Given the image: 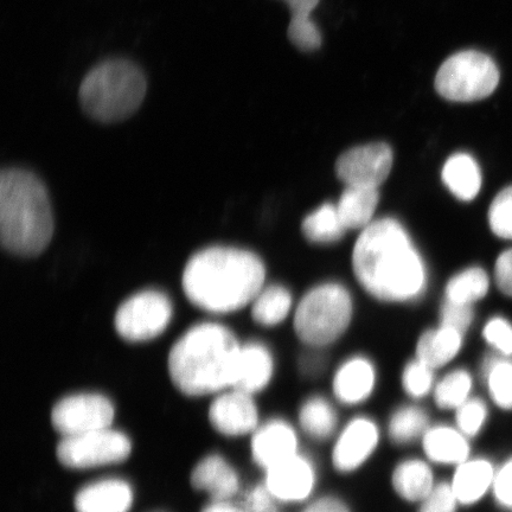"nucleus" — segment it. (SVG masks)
I'll return each mask as SVG.
<instances>
[{
    "instance_id": "1",
    "label": "nucleus",
    "mask_w": 512,
    "mask_h": 512,
    "mask_svg": "<svg viewBox=\"0 0 512 512\" xmlns=\"http://www.w3.org/2000/svg\"><path fill=\"white\" fill-rule=\"evenodd\" d=\"M352 270L364 290L381 302H412L426 290L425 262L405 227L390 217L362 230Z\"/></svg>"
},
{
    "instance_id": "2",
    "label": "nucleus",
    "mask_w": 512,
    "mask_h": 512,
    "mask_svg": "<svg viewBox=\"0 0 512 512\" xmlns=\"http://www.w3.org/2000/svg\"><path fill=\"white\" fill-rule=\"evenodd\" d=\"M266 270L258 255L245 249L211 247L189 260L183 290L190 302L214 313L241 310L264 288Z\"/></svg>"
},
{
    "instance_id": "3",
    "label": "nucleus",
    "mask_w": 512,
    "mask_h": 512,
    "mask_svg": "<svg viewBox=\"0 0 512 512\" xmlns=\"http://www.w3.org/2000/svg\"><path fill=\"white\" fill-rule=\"evenodd\" d=\"M242 345L219 324H201L185 332L169 354V373L179 392L204 396L232 388Z\"/></svg>"
},
{
    "instance_id": "4",
    "label": "nucleus",
    "mask_w": 512,
    "mask_h": 512,
    "mask_svg": "<svg viewBox=\"0 0 512 512\" xmlns=\"http://www.w3.org/2000/svg\"><path fill=\"white\" fill-rule=\"evenodd\" d=\"M54 235V216L41 179L23 169L0 175V240L18 256L40 255Z\"/></svg>"
},
{
    "instance_id": "5",
    "label": "nucleus",
    "mask_w": 512,
    "mask_h": 512,
    "mask_svg": "<svg viewBox=\"0 0 512 512\" xmlns=\"http://www.w3.org/2000/svg\"><path fill=\"white\" fill-rule=\"evenodd\" d=\"M147 80L136 63L110 59L89 70L83 78L79 99L83 111L100 123L126 120L143 105Z\"/></svg>"
},
{
    "instance_id": "6",
    "label": "nucleus",
    "mask_w": 512,
    "mask_h": 512,
    "mask_svg": "<svg viewBox=\"0 0 512 512\" xmlns=\"http://www.w3.org/2000/svg\"><path fill=\"white\" fill-rule=\"evenodd\" d=\"M352 299L347 288L336 283L313 287L297 306L294 329L300 341L311 348H324L348 330Z\"/></svg>"
},
{
    "instance_id": "7",
    "label": "nucleus",
    "mask_w": 512,
    "mask_h": 512,
    "mask_svg": "<svg viewBox=\"0 0 512 512\" xmlns=\"http://www.w3.org/2000/svg\"><path fill=\"white\" fill-rule=\"evenodd\" d=\"M499 70L491 57L476 50L460 51L441 64L435 89L444 99L472 102L488 98L496 91Z\"/></svg>"
},
{
    "instance_id": "8",
    "label": "nucleus",
    "mask_w": 512,
    "mask_h": 512,
    "mask_svg": "<svg viewBox=\"0 0 512 512\" xmlns=\"http://www.w3.org/2000/svg\"><path fill=\"white\" fill-rule=\"evenodd\" d=\"M131 452L130 438L112 427L63 438L57 446L60 463L74 470L123 463Z\"/></svg>"
},
{
    "instance_id": "9",
    "label": "nucleus",
    "mask_w": 512,
    "mask_h": 512,
    "mask_svg": "<svg viewBox=\"0 0 512 512\" xmlns=\"http://www.w3.org/2000/svg\"><path fill=\"white\" fill-rule=\"evenodd\" d=\"M172 318V304L164 293L144 291L120 305L114 324L128 342H146L162 335Z\"/></svg>"
},
{
    "instance_id": "10",
    "label": "nucleus",
    "mask_w": 512,
    "mask_h": 512,
    "mask_svg": "<svg viewBox=\"0 0 512 512\" xmlns=\"http://www.w3.org/2000/svg\"><path fill=\"white\" fill-rule=\"evenodd\" d=\"M114 416V405L105 395L80 393L56 403L51 424L63 438L75 437L112 427Z\"/></svg>"
},
{
    "instance_id": "11",
    "label": "nucleus",
    "mask_w": 512,
    "mask_h": 512,
    "mask_svg": "<svg viewBox=\"0 0 512 512\" xmlns=\"http://www.w3.org/2000/svg\"><path fill=\"white\" fill-rule=\"evenodd\" d=\"M381 428L370 416L358 415L345 424L335 438L331 463L341 475L361 470L377 451Z\"/></svg>"
},
{
    "instance_id": "12",
    "label": "nucleus",
    "mask_w": 512,
    "mask_h": 512,
    "mask_svg": "<svg viewBox=\"0 0 512 512\" xmlns=\"http://www.w3.org/2000/svg\"><path fill=\"white\" fill-rule=\"evenodd\" d=\"M392 147L373 143L352 147L337 159L336 174L347 187L379 189L392 171Z\"/></svg>"
},
{
    "instance_id": "13",
    "label": "nucleus",
    "mask_w": 512,
    "mask_h": 512,
    "mask_svg": "<svg viewBox=\"0 0 512 512\" xmlns=\"http://www.w3.org/2000/svg\"><path fill=\"white\" fill-rule=\"evenodd\" d=\"M265 485L279 503L307 504L318 483L317 466L307 454L299 452L265 471Z\"/></svg>"
},
{
    "instance_id": "14",
    "label": "nucleus",
    "mask_w": 512,
    "mask_h": 512,
    "mask_svg": "<svg viewBox=\"0 0 512 512\" xmlns=\"http://www.w3.org/2000/svg\"><path fill=\"white\" fill-rule=\"evenodd\" d=\"M299 444L296 426L285 419H272L252 434V457L256 465L267 471L296 456L300 452Z\"/></svg>"
},
{
    "instance_id": "15",
    "label": "nucleus",
    "mask_w": 512,
    "mask_h": 512,
    "mask_svg": "<svg viewBox=\"0 0 512 512\" xmlns=\"http://www.w3.org/2000/svg\"><path fill=\"white\" fill-rule=\"evenodd\" d=\"M210 424L227 437L253 434L259 425V409L253 395L232 389L211 403Z\"/></svg>"
},
{
    "instance_id": "16",
    "label": "nucleus",
    "mask_w": 512,
    "mask_h": 512,
    "mask_svg": "<svg viewBox=\"0 0 512 512\" xmlns=\"http://www.w3.org/2000/svg\"><path fill=\"white\" fill-rule=\"evenodd\" d=\"M377 384L376 368L367 357L354 356L343 362L332 380V393L345 407H357L373 396Z\"/></svg>"
},
{
    "instance_id": "17",
    "label": "nucleus",
    "mask_w": 512,
    "mask_h": 512,
    "mask_svg": "<svg viewBox=\"0 0 512 512\" xmlns=\"http://www.w3.org/2000/svg\"><path fill=\"white\" fill-rule=\"evenodd\" d=\"M133 499L132 486L126 480L106 478L83 486L74 505L76 512H128Z\"/></svg>"
},
{
    "instance_id": "18",
    "label": "nucleus",
    "mask_w": 512,
    "mask_h": 512,
    "mask_svg": "<svg viewBox=\"0 0 512 512\" xmlns=\"http://www.w3.org/2000/svg\"><path fill=\"white\" fill-rule=\"evenodd\" d=\"M273 375V356L265 345L260 343L242 345L232 389L254 396L270 384Z\"/></svg>"
},
{
    "instance_id": "19",
    "label": "nucleus",
    "mask_w": 512,
    "mask_h": 512,
    "mask_svg": "<svg viewBox=\"0 0 512 512\" xmlns=\"http://www.w3.org/2000/svg\"><path fill=\"white\" fill-rule=\"evenodd\" d=\"M191 485L207 492L213 501H229L240 490L238 472L219 454L201 460L191 473Z\"/></svg>"
},
{
    "instance_id": "20",
    "label": "nucleus",
    "mask_w": 512,
    "mask_h": 512,
    "mask_svg": "<svg viewBox=\"0 0 512 512\" xmlns=\"http://www.w3.org/2000/svg\"><path fill=\"white\" fill-rule=\"evenodd\" d=\"M467 439L456 426L431 425L421 439V447L431 464L457 467L470 458Z\"/></svg>"
},
{
    "instance_id": "21",
    "label": "nucleus",
    "mask_w": 512,
    "mask_h": 512,
    "mask_svg": "<svg viewBox=\"0 0 512 512\" xmlns=\"http://www.w3.org/2000/svg\"><path fill=\"white\" fill-rule=\"evenodd\" d=\"M435 482L432 464L421 458L401 460L392 472V486L402 501L420 504L431 494Z\"/></svg>"
},
{
    "instance_id": "22",
    "label": "nucleus",
    "mask_w": 512,
    "mask_h": 512,
    "mask_svg": "<svg viewBox=\"0 0 512 512\" xmlns=\"http://www.w3.org/2000/svg\"><path fill=\"white\" fill-rule=\"evenodd\" d=\"M496 472L486 459H467L454 470L450 482L459 504L472 505L480 501L492 486Z\"/></svg>"
},
{
    "instance_id": "23",
    "label": "nucleus",
    "mask_w": 512,
    "mask_h": 512,
    "mask_svg": "<svg viewBox=\"0 0 512 512\" xmlns=\"http://www.w3.org/2000/svg\"><path fill=\"white\" fill-rule=\"evenodd\" d=\"M298 426L306 437L319 443L334 438L339 426L337 408L323 395H311L298 409Z\"/></svg>"
},
{
    "instance_id": "24",
    "label": "nucleus",
    "mask_w": 512,
    "mask_h": 512,
    "mask_svg": "<svg viewBox=\"0 0 512 512\" xmlns=\"http://www.w3.org/2000/svg\"><path fill=\"white\" fill-rule=\"evenodd\" d=\"M441 178L445 187L458 200H475L482 189L483 176L476 159L467 153H456L446 160Z\"/></svg>"
},
{
    "instance_id": "25",
    "label": "nucleus",
    "mask_w": 512,
    "mask_h": 512,
    "mask_svg": "<svg viewBox=\"0 0 512 512\" xmlns=\"http://www.w3.org/2000/svg\"><path fill=\"white\" fill-rule=\"evenodd\" d=\"M463 339L464 335L457 330L440 325L421 335L416 344V358L434 370L443 368L459 354Z\"/></svg>"
},
{
    "instance_id": "26",
    "label": "nucleus",
    "mask_w": 512,
    "mask_h": 512,
    "mask_svg": "<svg viewBox=\"0 0 512 512\" xmlns=\"http://www.w3.org/2000/svg\"><path fill=\"white\" fill-rule=\"evenodd\" d=\"M379 202V189L347 187L337 203L338 213L345 228H367L373 222Z\"/></svg>"
},
{
    "instance_id": "27",
    "label": "nucleus",
    "mask_w": 512,
    "mask_h": 512,
    "mask_svg": "<svg viewBox=\"0 0 512 512\" xmlns=\"http://www.w3.org/2000/svg\"><path fill=\"white\" fill-rule=\"evenodd\" d=\"M284 2L291 11L287 36L293 46L306 53L319 49L322 46V34L317 24L312 21L311 14L320 0H284Z\"/></svg>"
},
{
    "instance_id": "28",
    "label": "nucleus",
    "mask_w": 512,
    "mask_h": 512,
    "mask_svg": "<svg viewBox=\"0 0 512 512\" xmlns=\"http://www.w3.org/2000/svg\"><path fill=\"white\" fill-rule=\"evenodd\" d=\"M431 427L430 415L418 405L396 408L387 425L388 437L395 445L406 446L424 437Z\"/></svg>"
},
{
    "instance_id": "29",
    "label": "nucleus",
    "mask_w": 512,
    "mask_h": 512,
    "mask_svg": "<svg viewBox=\"0 0 512 512\" xmlns=\"http://www.w3.org/2000/svg\"><path fill=\"white\" fill-rule=\"evenodd\" d=\"M303 233L305 238L318 245H329L341 240L347 232L337 206L325 203L310 215L305 217L303 222Z\"/></svg>"
},
{
    "instance_id": "30",
    "label": "nucleus",
    "mask_w": 512,
    "mask_h": 512,
    "mask_svg": "<svg viewBox=\"0 0 512 512\" xmlns=\"http://www.w3.org/2000/svg\"><path fill=\"white\" fill-rule=\"evenodd\" d=\"M292 294L279 285L262 288L252 303V317L262 326H275L283 322L292 310Z\"/></svg>"
},
{
    "instance_id": "31",
    "label": "nucleus",
    "mask_w": 512,
    "mask_h": 512,
    "mask_svg": "<svg viewBox=\"0 0 512 512\" xmlns=\"http://www.w3.org/2000/svg\"><path fill=\"white\" fill-rule=\"evenodd\" d=\"M488 273L480 267H470L448 281L445 290L448 302L472 305L489 292Z\"/></svg>"
},
{
    "instance_id": "32",
    "label": "nucleus",
    "mask_w": 512,
    "mask_h": 512,
    "mask_svg": "<svg viewBox=\"0 0 512 512\" xmlns=\"http://www.w3.org/2000/svg\"><path fill=\"white\" fill-rule=\"evenodd\" d=\"M473 386L469 371L457 369L451 371L435 384L433 400L441 411L456 412L460 406L471 398Z\"/></svg>"
},
{
    "instance_id": "33",
    "label": "nucleus",
    "mask_w": 512,
    "mask_h": 512,
    "mask_svg": "<svg viewBox=\"0 0 512 512\" xmlns=\"http://www.w3.org/2000/svg\"><path fill=\"white\" fill-rule=\"evenodd\" d=\"M484 375L491 399L502 409H512V362L491 356L486 360Z\"/></svg>"
},
{
    "instance_id": "34",
    "label": "nucleus",
    "mask_w": 512,
    "mask_h": 512,
    "mask_svg": "<svg viewBox=\"0 0 512 512\" xmlns=\"http://www.w3.org/2000/svg\"><path fill=\"white\" fill-rule=\"evenodd\" d=\"M402 388L412 400L418 401L425 399L426 396L433 394L435 387L434 369L427 364L415 358L402 371Z\"/></svg>"
},
{
    "instance_id": "35",
    "label": "nucleus",
    "mask_w": 512,
    "mask_h": 512,
    "mask_svg": "<svg viewBox=\"0 0 512 512\" xmlns=\"http://www.w3.org/2000/svg\"><path fill=\"white\" fill-rule=\"evenodd\" d=\"M489 224L498 238L512 240V185L499 191L489 209Z\"/></svg>"
},
{
    "instance_id": "36",
    "label": "nucleus",
    "mask_w": 512,
    "mask_h": 512,
    "mask_svg": "<svg viewBox=\"0 0 512 512\" xmlns=\"http://www.w3.org/2000/svg\"><path fill=\"white\" fill-rule=\"evenodd\" d=\"M488 409L485 403L477 398H470L456 411V427L467 438L476 437L483 430Z\"/></svg>"
},
{
    "instance_id": "37",
    "label": "nucleus",
    "mask_w": 512,
    "mask_h": 512,
    "mask_svg": "<svg viewBox=\"0 0 512 512\" xmlns=\"http://www.w3.org/2000/svg\"><path fill=\"white\" fill-rule=\"evenodd\" d=\"M459 505L451 484L440 482L419 504V512H457Z\"/></svg>"
},
{
    "instance_id": "38",
    "label": "nucleus",
    "mask_w": 512,
    "mask_h": 512,
    "mask_svg": "<svg viewBox=\"0 0 512 512\" xmlns=\"http://www.w3.org/2000/svg\"><path fill=\"white\" fill-rule=\"evenodd\" d=\"M485 341L504 356L512 355V324L507 319L495 317L483 330Z\"/></svg>"
},
{
    "instance_id": "39",
    "label": "nucleus",
    "mask_w": 512,
    "mask_h": 512,
    "mask_svg": "<svg viewBox=\"0 0 512 512\" xmlns=\"http://www.w3.org/2000/svg\"><path fill=\"white\" fill-rule=\"evenodd\" d=\"M473 317H475V313H473L472 305L457 304L446 300L441 306L440 325L447 326V328L457 330L460 334L465 335L473 322Z\"/></svg>"
},
{
    "instance_id": "40",
    "label": "nucleus",
    "mask_w": 512,
    "mask_h": 512,
    "mask_svg": "<svg viewBox=\"0 0 512 512\" xmlns=\"http://www.w3.org/2000/svg\"><path fill=\"white\" fill-rule=\"evenodd\" d=\"M279 502L265 483L253 486L242 499L243 512H277Z\"/></svg>"
},
{
    "instance_id": "41",
    "label": "nucleus",
    "mask_w": 512,
    "mask_h": 512,
    "mask_svg": "<svg viewBox=\"0 0 512 512\" xmlns=\"http://www.w3.org/2000/svg\"><path fill=\"white\" fill-rule=\"evenodd\" d=\"M494 494L502 507L512 510V460L496 472Z\"/></svg>"
},
{
    "instance_id": "42",
    "label": "nucleus",
    "mask_w": 512,
    "mask_h": 512,
    "mask_svg": "<svg viewBox=\"0 0 512 512\" xmlns=\"http://www.w3.org/2000/svg\"><path fill=\"white\" fill-rule=\"evenodd\" d=\"M495 280L499 291L505 296L512 297V248L498 256Z\"/></svg>"
},
{
    "instance_id": "43",
    "label": "nucleus",
    "mask_w": 512,
    "mask_h": 512,
    "mask_svg": "<svg viewBox=\"0 0 512 512\" xmlns=\"http://www.w3.org/2000/svg\"><path fill=\"white\" fill-rule=\"evenodd\" d=\"M302 512H352L347 502L341 497L326 495L312 499L305 504Z\"/></svg>"
},
{
    "instance_id": "44",
    "label": "nucleus",
    "mask_w": 512,
    "mask_h": 512,
    "mask_svg": "<svg viewBox=\"0 0 512 512\" xmlns=\"http://www.w3.org/2000/svg\"><path fill=\"white\" fill-rule=\"evenodd\" d=\"M300 363H302V371L306 376L315 377L324 369V358L317 354L304 356Z\"/></svg>"
},
{
    "instance_id": "45",
    "label": "nucleus",
    "mask_w": 512,
    "mask_h": 512,
    "mask_svg": "<svg viewBox=\"0 0 512 512\" xmlns=\"http://www.w3.org/2000/svg\"><path fill=\"white\" fill-rule=\"evenodd\" d=\"M202 512H243L241 507L229 503V501H214L204 508Z\"/></svg>"
}]
</instances>
